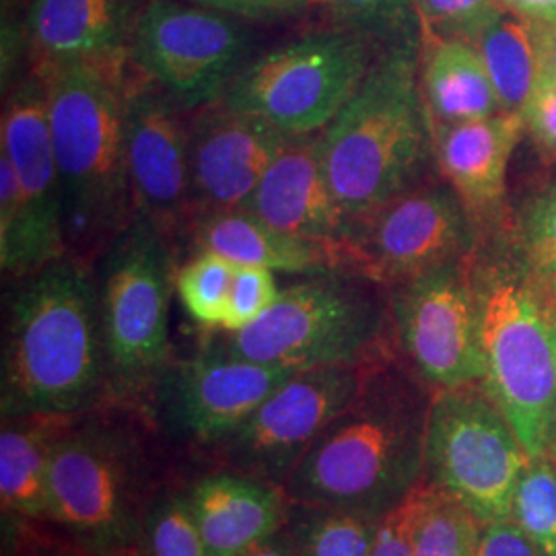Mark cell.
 I'll return each instance as SVG.
<instances>
[{
  "instance_id": "1",
  "label": "cell",
  "mask_w": 556,
  "mask_h": 556,
  "mask_svg": "<svg viewBox=\"0 0 556 556\" xmlns=\"http://www.w3.org/2000/svg\"><path fill=\"white\" fill-rule=\"evenodd\" d=\"M178 472L149 410L108 400L60 439L43 528L87 551L140 556L149 505Z\"/></svg>"
},
{
  "instance_id": "2",
  "label": "cell",
  "mask_w": 556,
  "mask_h": 556,
  "mask_svg": "<svg viewBox=\"0 0 556 556\" xmlns=\"http://www.w3.org/2000/svg\"><path fill=\"white\" fill-rule=\"evenodd\" d=\"M2 340L0 417L89 413L110 400L98 273L66 256L17 280Z\"/></svg>"
},
{
  "instance_id": "3",
  "label": "cell",
  "mask_w": 556,
  "mask_h": 556,
  "mask_svg": "<svg viewBox=\"0 0 556 556\" xmlns=\"http://www.w3.org/2000/svg\"><path fill=\"white\" fill-rule=\"evenodd\" d=\"M433 390L394 358L371 369L357 400L338 415L285 478L289 501L381 519L425 478Z\"/></svg>"
},
{
  "instance_id": "4",
  "label": "cell",
  "mask_w": 556,
  "mask_h": 556,
  "mask_svg": "<svg viewBox=\"0 0 556 556\" xmlns=\"http://www.w3.org/2000/svg\"><path fill=\"white\" fill-rule=\"evenodd\" d=\"M132 60L41 64L59 165L68 254L101 256L135 217L126 155V83Z\"/></svg>"
},
{
  "instance_id": "5",
  "label": "cell",
  "mask_w": 556,
  "mask_h": 556,
  "mask_svg": "<svg viewBox=\"0 0 556 556\" xmlns=\"http://www.w3.org/2000/svg\"><path fill=\"white\" fill-rule=\"evenodd\" d=\"M418 41L415 34L381 46L355 96L319 132L326 176L351 225L429 179L435 142Z\"/></svg>"
},
{
  "instance_id": "6",
  "label": "cell",
  "mask_w": 556,
  "mask_h": 556,
  "mask_svg": "<svg viewBox=\"0 0 556 556\" xmlns=\"http://www.w3.org/2000/svg\"><path fill=\"white\" fill-rule=\"evenodd\" d=\"M484 353L482 386L528 456H546L556 408V305L551 285L521 260L475 264Z\"/></svg>"
},
{
  "instance_id": "7",
  "label": "cell",
  "mask_w": 556,
  "mask_h": 556,
  "mask_svg": "<svg viewBox=\"0 0 556 556\" xmlns=\"http://www.w3.org/2000/svg\"><path fill=\"white\" fill-rule=\"evenodd\" d=\"M378 282L344 270L321 273L280 291L252 326L211 338L233 357L293 371L314 367H369L392 361L390 298Z\"/></svg>"
},
{
  "instance_id": "8",
  "label": "cell",
  "mask_w": 556,
  "mask_h": 556,
  "mask_svg": "<svg viewBox=\"0 0 556 556\" xmlns=\"http://www.w3.org/2000/svg\"><path fill=\"white\" fill-rule=\"evenodd\" d=\"M172 241L153 220L135 215L101 254V332L112 402L147 408L163 371L174 361Z\"/></svg>"
},
{
  "instance_id": "9",
  "label": "cell",
  "mask_w": 556,
  "mask_h": 556,
  "mask_svg": "<svg viewBox=\"0 0 556 556\" xmlns=\"http://www.w3.org/2000/svg\"><path fill=\"white\" fill-rule=\"evenodd\" d=\"M66 256L48 101L34 73L9 91L2 110L0 266L7 277L21 280Z\"/></svg>"
},
{
  "instance_id": "10",
  "label": "cell",
  "mask_w": 556,
  "mask_h": 556,
  "mask_svg": "<svg viewBox=\"0 0 556 556\" xmlns=\"http://www.w3.org/2000/svg\"><path fill=\"white\" fill-rule=\"evenodd\" d=\"M379 50L344 27L309 34L252 60L223 101L289 137L316 135L355 96Z\"/></svg>"
},
{
  "instance_id": "11",
  "label": "cell",
  "mask_w": 556,
  "mask_h": 556,
  "mask_svg": "<svg viewBox=\"0 0 556 556\" xmlns=\"http://www.w3.org/2000/svg\"><path fill=\"white\" fill-rule=\"evenodd\" d=\"M528 452L482 383L433 392L425 478L482 521L511 519L514 491Z\"/></svg>"
},
{
  "instance_id": "12",
  "label": "cell",
  "mask_w": 556,
  "mask_h": 556,
  "mask_svg": "<svg viewBox=\"0 0 556 556\" xmlns=\"http://www.w3.org/2000/svg\"><path fill=\"white\" fill-rule=\"evenodd\" d=\"M293 374L227 355L206 338L197 355L169 363L147 410L172 456L200 466Z\"/></svg>"
},
{
  "instance_id": "13",
  "label": "cell",
  "mask_w": 556,
  "mask_h": 556,
  "mask_svg": "<svg viewBox=\"0 0 556 556\" xmlns=\"http://www.w3.org/2000/svg\"><path fill=\"white\" fill-rule=\"evenodd\" d=\"M250 52L252 36L233 15L178 0H149L130 38L135 68L186 114L223 100Z\"/></svg>"
},
{
  "instance_id": "14",
  "label": "cell",
  "mask_w": 556,
  "mask_h": 556,
  "mask_svg": "<svg viewBox=\"0 0 556 556\" xmlns=\"http://www.w3.org/2000/svg\"><path fill=\"white\" fill-rule=\"evenodd\" d=\"M477 245L475 217L447 181L417 188L351 225L340 245L342 270L394 287L420 273L470 258Z\"/></svg>"
},
{
  "instance_id": "15",
  "label": "cell",
  "mask_w": 556,
  "mask_h": 556,
  "mask_svg": "<svg viewBox=\"0 0 556 556\" xmlns=\"http://www.w3.org/2000/svg\"><path fill=\"white\" fill-rule=\"evenodd\" d=\"M400 353L433 392L484 381L475 262L452 260L390 287Z\"/></svg>"
},
{
  "instance_id": "16",
  "label": "cell",
  "mask_w": 556,
  "mask_h": 556,
  "mask_svg": "<svg viewBox=\"0 0 556 556\" xmlns=\"http://www.w3.org/2000/svg\"><path fill=\"white\" fill-rule=\"evenodd\" d=\"M374 367L378 365L295 371L200 466L227 468L282 486L319 433L357 400Z\"/></svg>"
},
{
  "instance_id": "17",
  "label": "cell",
  "mask_w": 556,
  "mask_h": 556,
  "mask_svg": "<svg viewBox=\"0 0 556 556\" xmlns=\"http://www.w3.org/2000/svg\"><path fill=\"white\" fill-rule=\"evenodd\" d=\"M126 155L135 215L167 236L188 229L192 188L188 114L132 64L126 83Z\"/></svg>"
},
{
  "instance_id": "18",
  "label": "cell",
  "mask_w": 556,
  "mask_h": 556,
  "mask_svg": "<svg viewBox=\"0 0 556 556\" xmlns=\"http://www.w3.org/2000/svg\"><path fill=\"white\" fill-rule=\"evenodd\" d=\"M289 140L268 122L223 100L188 114L192 219L243 208Z\"/></svg>"
},
{
  "instance_id": "19",
  "label": "cell",
  "mask_w": 556,
  "mask_h": 556,
  "mask_svg": "<svg viewBox=\"0 0 556 556\" xmlns=\"http://www.w3.org/2000/svg\"><path fill=\"white\" fill-rule=\"evenodd\" d=\"M243 211L289 236L332 245L338 254L351 229L326 176L319 132L291 137Z\"/></svg>"
},
{
  "instance_id": "20",
  "label": "cell",
  "mask_w": 556,
  "mask_h": 556,
  "mask_svg": "<svg viewBox=\"0 0 556 556\" xmlns=\"http://www.w3.org/2000/svg\"><path fill=\"white\" fill-rule=\"evenodd\" d=\"M186 491L208 556H241L282 530L289 511L285 491L227 468H186Z\"/></svg>"
},
{
  "instance_id": "21",
  "label": "cell",
  "mask_w": 556,
  "mask_h": 556,
  "mask_svg": "<svg viewBox=\"0 0 556 556\" xmlns=\"http://www.w3.org/2000/svg\"><path fill=\"white\" fill-rule=\"evenodd\" d=\"M128 0H34L25 21L34 64L130 60Z\"/></svg>"
},
{
  "instance_id": "22",
  "label": "cell",
  "mask_w": 556,
  "mask_h": 556,
  "mask_svg": "<svg viewBox=\"0 0 556 556\" xmlns=\"http://www.w3.org/2000/svg\"><path fill=\"white\" fill-rule=\"evenodd\" d=\"M526 128L521 114L501 112L462 124H433L435 160L443 179L475 215L497 208L507 165Z\"/></svg>"
},
{
  "instance_id": "23",
  "label": "cell",
  "mask_w": 556,
  "mask_h": 556,
  "mask_svg": "<svg viewBox=\"0 0 556 556\" xmlns=\"http://www.w3.org/2000/svg\"><path fill=\"white\" fill-rule=\"evenodd\" d=\"M188 231L197 252L217 254L236 266L305 277L342 270L337 248L278 231L243 208L199 215Z\"/></svg>"
},
{
  "instance_id": "24",
  "label": "cell",
  "mask_w": 556,
  "mask_h": 556,
  "mask_svg": "<svg viewBox=\"0 0 556 556\" xmlns=\"http://www.w3.org/2000/svg\"><path fill=\"white\" fill-rule=\"evenodd\" d=\"M75 417L25 415L2 418L0 505L4 526H46L50 464L60 439Z\"/></svg>"
},
{
  "instance_id": "25",
  "label": "cell",
  "mask_w": 556,
  "mask_h": 556,
  "mask_svg": "<svg viewBox=\"0 0 556 556\" xmlns=\"http://www.w3.org/2000/svg\"><path fill=\"white\" fill-rule=\"evenodd\" d=\"M420 40L427 41L420 85L431 124H462L503 112L497 89L472 43L439 40L422 31Z\"/></svg>"
},
{
  "instance_id": "26",
  "label": "cell",
  "mask_w": 556,
  "mask_h": 556,
  "mask_svg": "<svg viewBox=\"0 0 556 556\" xmlns=\"http://www.w3.org/2000/svg\"><path fill=\"white\" fill-rule=\"evenodd\" d=\"M472 46L497 89L501 110L523 114L540 77V59L530 21L503 11Z\"/></svg>"
},
{
  "instance_id": "27",
  "label": "cell",
  "mask_w": 556,
  "mask_h": 556,
  "mask_svg": "<svg viewBox=\"0 0 556 556\" xmlns=\"http://www.w3.org/2000/svg\"><path fill=\"white\" fill-rule=\"evenodd\" d=\"M379 521L376 517L289 501L282 528L298 556H369Z\"/></svg>"
},
{
  "instance_id": "28",
  "label": "cell",
  "mask_w": 556,
  "mask_h": 556,
  "mask_svg": "<svg viewBox=\"0 0 556 556\" xmlns=\"http://www.w3.org/2000/svg\"><path fill=\"white\" fill-rule=\"evenodd\" d=\"M482 521L443 489L422 482L413 493V555L477 556Z\"/></svg>"
},
{
  "instance_id": "29",
  "label": "cell",
  "mask_w": 556,
  "mask_h": 556,
  "mask_svg": "<svg viewBox=\"0 0 556 556\" xmlns=\"http://www.w3.org/2000/svg\"><path fill=\"white\" fill-rule=\"evenodd\" d=\"M140 556H208L188 503L186 468L169 478L144 516Z\"/></svg>"
},
{
  "instance_id": "30",
  "label": "cell",
  "mask_w": 556,
  "mask_h": 556,
  "mask_svg": "<svg viewBox=\"0 0 556 556\" xmlns=\"http://www.w3.org/2000/svg\"><path fill=\"white\" fill-rule=\"evenodd\" d=\"M511 519L534 542L540 555L556 556V462L530 457L514 491Z\"/></svg>"
},
{
  "instance_id": "31",
  "label": "cell",
  "mask_w": 556,
  "mask_h": 556,
  "mask_svg": "<svg viewBox=\"0 0 556 556\" xmlns=\"http://www.w3.org/2000/svg\"><path fill=\"white\" fill-rule=\"evenodd\" d=\"M236 264L211 252H197V256L176 270V291L188 316L204 330H220Z\"/></svg>"
},
{
  "instance_id": "32",
  "label": "cell",
  "mask_w": 556,
  "mask_h": 556,
  "mask_svg": "<svg viewBox=\"0 0 556 556\" xmlns=\"http://www.w3.org/2000/svg\"><path fill=\"white\" fill-rule=\"evenodd\" d=\"M328 4L340 27L358 31L378 46L418 34L415 0H328Z\"/></svg>"
},
{
  "instance_id": "33",
  "label": "cell",
  "mask_w": 556,
  "mask_h": 556,
  "mask_svg": "<svg viewBox=\"0 0 556 556\" xmlns=\"http://www.w3.org/2000/svg\"><path fill=\"white\" fill-rule=\"evenodd\" d=\"M420 31L439 40L475 43L503 13L498 0H415Z\"/></svg>"
},
{
  "instance_id": "34",
  "label": "cell",
  "mask_w": 556,
  "mask_h": 556,
  "mask_svg": "<svg viewBox=\"0 0 556 556\" xmlns=\"http://www.w3.org/2000/svg\"><path fill=\"white\" fill-rule=\"evenodd\" d=\"M519 239L528 268L551 285L556 277V184L528 206Z\"/></svg>"
},
{
  "instance_id": "35",
  "label": "cell",
  "mask_w": 556,
  "mask_h": 556,
  "mask_svg": "<svg viewBox=\"0 0 556 556\" xmlns=\"http://www.w3.org/2000/svg\"><path fill=\"white\" fill-rule=\"evenodd\" d=\"M280 295L275 273L258 266H238L231 282L223 332H239L258 321Z\"/></svg>"
},
{
  "instance_id": "36",
  "label": "cell",
  "mask_w": 556,
  "mask_h": 556,
  "mask_svg": "<svg viewBox=\"0 0 556 556\" xmlns=\"http://www.w3.org/2000/svg\"><path fill=\"white\" fill-rule=\"evenodd\" d=\"M521 116L538 147L556 157V79L553 75L540 71L534 93Z\"/></svg>"
},
{
  "instance_id": "37",
  "label": "cell",
  "mask_w": 556,
  "mask_h": 556,
  "mask_svg": "<svg viewBox=\"0 0 556 556\" xmlns=\"http://www.w3.org/2000/svg\"><path fill=\"white\" fill-rule=\"evenodd\" d=\"M4 530H9V536L4 538L11 540V556H119L87 551L50 534L46 528L4 526Z\"/></svg>"
},
{
  "instance_id": "38",
  "label": "cell",
  "mask_w": 556,
  "mask_h": 556,
  "mask_svg": "<svg viewBox=\"0 0 556 556\" xmlns=\"http://www.w3.org/2000/svg\"><path fill=\"white\" fill-rule=\"evenodd\" d=\"M477 556H542L514 519L482 523Z\"/></svg>"
},
{
  "instance_id": "39",
  "label": "cell",
  "mask_w": 556,
  "mask_h": 556,
  "mask_svg": "<svg viewBox=\"0 0 556 556\" xmlns=\"http://www.w3.org/2000/svg\"><path fill=\"white\" fill-rule=\"evenodd\" d=\"M369 556L413 555V495L394 511L381 517Z\"/></svg>"
},
{
  "instance_id": "40",
  "label": "cell",
  "mask_w": 556,
  "mask_h": 556,
  "mask_svg": "<svg viewBox=\"0 0 556 556\" xmlns=\"http://www.w3.org/2000/svg\"><path fill=\"white\" fill-rule=\"evenodd\" d=\"M202 7L245 20H277L299 13L312 0H194Z\"/></svg>"
},
{
  "instance_id": "41",
  "label": "cell",
  "mask_w": 556,
  "mask_h": 556,
  "mask_svg": "<svg viewBox=\"0 0 556 556\" xmlns=\"http://www.w3.org/2000/svg\"><path fill=\"white\" fill-rule=\"evenodd\" d=\"M532 34L536 41L540 71L548 73L556 79V23H536L530 21Z\"/></svg>"
},
{
  "instance_id": "42",
  "label": "cell",
  "mask_w": 556,
  "mask_h": 556,
  "mask_svg": "<svg viewBox=\"0 0 556 556\" xmlns=\"http://www.w3.org/2000/svg\"><path fill=\"white\" fill-rule=\"evenodd\" d=\"M517 17L536 23H556V0H498Z\"/></svg>"
},
{
  "instance_id": "43",
  "label": "cell",
  "mask_w": 556,
  "mask_h": 556,
  "mask_svg": "<svg viewBox=\"0 0 556 556\" xmlns=\"http://www.w3.org/2000/svg\"><path fill=\"white\" fill-rule=\"evenodd\" d=\"M241 556H298V553L282 528V530H278L277 534L264 538L262 542L252 546L248 553H243Z\"/></svg>"
},
{
  "instance_id": "44",
  "label": "cell",
  "mask_w": 556,
  "mask_h": 556,
  "mask_svg": "<svg viewBox=\"0 0 556 556\" xmlns=\"http://www.w3.org/2000/svg\"><path fill=\"white\" fill-rule=\"evenodd\" d=\"M546 456L553 457L556 462V408L555 417H553V425H551V435H548V450H546Z\"/></svg>"
},
{
  "instance_id": "45",
  "label": "cell",
  "mask_w": 556,
  "mask_h": 556,
  "mask_svg": "<svg viewBox=\"0 0 556 556\" xmlns=\"http://www.w3.org/2000/svg\"><path fill=\"white\" fill-rule=\"evenodd\" d=\"M551 287H553V291H556V277H555V280H553V282H551Z\"/></svg>"
},
{
  "instance_id": "46",
  "label": "cell",
  "mask_w": 556,
  "mask_h": 556,
  "mask_svg": "<svg viewBox=\"0 0 556 556\" xmlns=\"http://www.w3.org/2000/svg\"><path fill=\"white\" fill-rule=\"evenodd\" d=\"M326 2H328V0H326Z\"/></svg>"
}]
</instances>
